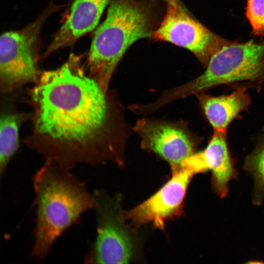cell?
I'll return each instance as SVG.
<instances>
[{
  "label": "cell",
  "instance_id": "obj_1",
  "mask_svg": "<svg viewBox=\"0 0 264 264\" xmlns=\"http://www.w3.org/2000/svg\"><path fill=\"white\" fill-rule=\"evenodd\" d=\"M81 58L71 53L59 68L42 72L31 90L35 134L47 142L39 152L68 170L120 164L132 128L117 97L86 75Z\"/></svg>",
  "mask_w": 264,
  "mask_h": 264
},
{
  "label": "cell",
  "instance_id": "obj_2",
  "mask_svg": "<svg viewBox=\"0 0 264 264\" xmlns=\"http://www.w3.org/2000/svg\"><path fill=\"white\" fill-rule=\"evenodd\" d=\"M161 1L112 0L109 5L105 19L94 32L87 60L88 75L104 91L130 47L152 38L165 13Z\"/></svg>",
  "mask_w": 264,
  "mask_h": 264
},
{
  "label": "cell",
  "instance_id": "obj_3",
  "mask_svg": "<svg viewBox=\"0 0 264 264\" xmlns=\"http://www.w3.org/2000/svg\"><path fill=\"white\" fill-rule=\"evenodd\" d=\"M69 170L47 159L33 178L37 205L32 256L44 258L56 240L94 206L93 194Z\"/></svg>",
  "mask_w": 264,
  "mask_h": 264
},
{
  "label": "cell",
  "instance_id": "obj_4",
  "mask_svg": "<svg viewBox=\"0 0 264 264\" xmlns=\"http://www.w3.org/2000/svg\"><path fill=\"white\" fill-rule=\"evenodd\" d=\"M243 82L258 90L264 83V39L245 42L232 41L215 53L205 69L193 80L168 89L160 96L167 105L191 95L204 92L220 85Z\"/></svg>",
  "mask_w": 264,
  "mask_h": 264
},
{
  "label": "cell",
  "instance_id": "obj_5",
  "mask_svg": "<svg viewBox=\"0 0 264 264\" xmlns=\"http://www.w3.org/2000/svg\"><path fill=\"white\" fill-rule=\"evenodd\" d=\"M65 4L50 2L40 15L23 28L3 32L0 37V88L8 93L25 84L36 83L42 72L39 62L41 35L47 20Z\"/></svg>",
  "mask_w": 264,
  "mask_h": 264
},
{
  "label": "cell",
  "instance_id": "obj_6",
  "mask_svg": "<svg viewBox=\"0 0 264 264\" xmlns=\"http://www.w3.org/2000/svg\"><path fill=\"white\" fill-rule=\"evenodd\" d=\"M151 39L188 50L205 67L215 53L232 42L193 17L182 3H166L165 14Z\"/></svg>",
  "mask_w": 264,
  "mask_h": 264
},
{
  "label": "cell",
  "instance_id": "obj_7",
  "mask_svg": "<svg viewBox=\"0 0 264 264\" xmlns=\"http://www.w3.org/2000/svg\"><path fill=\"white\" fill-rule=\"evenodd\" d=\"M132 130L140 137L143 149L165 160L174 171L196 152L200 140L181 121L144 117L136 121Z\"/></svg>",
  "mask_w": 264,
  "mask_h": 264
},
{
  "label": "cell",
  "instance_id": "obj_8",
  "mask_svg": "<svg viewBox=\"0 0 264 264\" xmlns=\"http://www.w3.org/2000/svg\"><path fill=\"white\" fill-rule=\"evenodd\" d=\"M93 196L97 236L87 260L98 264L128 263L132 257V243L121 225L116 201L99 191H95Z\"/></svg>",
  "mask_w": 264,
  "mask_h": 264
},
{
  "label": "cell",
  "instance_id": "obj_9",
  "mask_svg": "<svg viewBox=\"0 0 264 264\" xmlns=\"http://www.w3.org/2000/svg\"><path fill=\"white\" fill-rule=\"evenodd\" d=\"M194 175L183 168L174 171L169 181L147 200L126 212L124 218L136 226L153 223L157 227L163 226L165 221L179 209Z\"/></svg>",
  "mask_w": 264,
  "mask_h": 264
},
{
  "label": "cell",
  "instance_id": "obj_10",
  "mask_svg": "<svg viewBox=\"0 0 264 264\" xmlns=\"http://www.w3.org/2000/svg\"><path fill=\"white\" fill-rule=\"evenodd\" d=\"M112 0H72L61 26L41 55V60L59 49L72 46L95 29L104 11Z\"/></svg>",
  "mask_w": 264,
  "mask_h": 264
},
{
  "label": "cell",
  "instance_id": "obj_11",
  "mask_svg": "<svg viewBox=\"0 0 264 264\" xmlns=\"http://www.w3.org/2000/svg\"><path fill=\"white\" fill-rule=\"evenodd\" d=\"M192 163L199 172H212V185L220 198L228 193V183L238 175L228 146L227 133L214 131L206 148L191 157Z\"/></svg>",
  "mask_w": 264,
  "mask_h": 264
},
{
  "label": "cell",
  "instance_id": "obj_12",
  "mask_svg": "<svg viewBox=\"0 0 264 264\" xmlns=\"http://www.w3.org/2000/svg\"><path fill=\"white\" fill-rule=\"evenodd\" d=\"M248 88L238 87L229 94L218 96L205 91L195 94L204 116L214 131L227 133L229 125L239 118L242 112L247 110L251 104Z\"/></svg>",
  "mask_w": 264,
  "mask_h": 264
},
{
  "label": "cell",
  "instance_id": "obj_13",
  "mask_svg": "<svg viewBox=\"0 0 264 264\" xmlns=\"http://www.w3.org/2000/svg\"><path fill=\"white\" fill-rule=\"evenodd\" d=\"M25 119L22 113H7L0 119V175L2 176L7 165L19 147V131Z\"/></svg>",
  "mask_w": 264,
  "mask_h": 264
},
{
  "label": "cell",
  "instance_id": "obj_14",
  "mask_svg": "<svg viewBox=\"0 0 264 264\" xmlns=\"http://www.w3.org/2000/svg\"><path fill=\"white\" fill-rule=\"evenodd\" d=\"M244 168L253 177V202L259 205L264 198V128L261 132L254 150L246 156Z\"/></svg>",
  "mask_w": 264,
  "mask_h": 264
},
{
  "label": "cell",
  "instance_id": "obj_15",
  "mask_svg": "<svg viewBox=\"0 0 264 264\" xmlns=\"http://www.w3.org/2000/svg\"><path fill=\"white\" fill-rule=\"evenodd\" d=\"M246 17L252 27V33L264 37V0H247Z\"/></svg>",
  "mask_w": 264,
  "mask_h": 264
},
{
  "label": "cell",
  "instance_id": "obj_16",
  "mask_svg": "<svg viewBox=\"0 0 264 264\" xmlns=\"http://www.w3.org/2000/svg\"><path fill=\"white\" fill-rule=\"evenodd\" d=\"M162 1L165 2L166 3H181L180 0H158Z\"/></svg>",
  "mask_w": 264,
  "mask_h": 264
}]
</instances>
